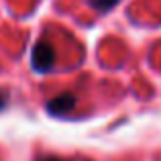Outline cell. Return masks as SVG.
Instances as JSON below:
<instances>
[{"label":"cell","instance_id":"cell-4","mask_svg":"<svg viewBox=\"0 0 161 161\" xmlns=\"http://www.w3.org/2000/svg\"><path fill=\"white\" fill-rule=\"evenodd\" d=\"M4 106H6V96H2V94H0V110H2Z\"/></svg>","mask_w":161,"mask_h":161},{"label":"cell","instance_id":"cell-5","mask_svg":"<svg viewBox=\"0 0 161 161\" xmlns=\"http://www.w3.org/2000/svg\"><path fill=\"white\" fill-rule=\"evenodd\" d=\"M45 161H57V159H45Z\"/></svg>","mask_w":161,"mask_h":161},{"label":"cell","instance_id":"cell-3","mask_svg":"<svg viewBox=\"0 0 161 161\" xmlns=\"http://www.w3.org/2000/svg\"><path fill=\"white\" fill-rule=\"evenodd\" d=\"M92 8H96L98 12H108L110 8H114L118 4V0H88Z\"/></svg>","mask_w":161,"mask_h":161},{"label":"cell","instance_id":"cell-2","mask_svg":"<svg viewBox=\"0 0 161 161\" xmlns=\"http://www.w3.org/2000/svg\"><path fill=\"white\" fill-rule=\"evenodd\" d=\"M74 106H75V96L74 94H61L57 98L49 100L47 110L51 114H67L74 110Z\"/></svg>","mask_w":161,"mask_h":161},{"label":"cell","instance_id":"cell-1","mask_svg":"<svg viewBox=\"0 0 161 161\" xmlns=\"http://www.w3.org/2000/svg\"><path fill=\"white\" fill-rule=\"evenodd\" d=\"M31 61H33V67H35V71H39V74H45V71L51 69L53 63H55V49H53L49 43H45V41H39V43L33 47Z\"/></svg>","mask_w":161,"mask_h":161}]
</instances>
